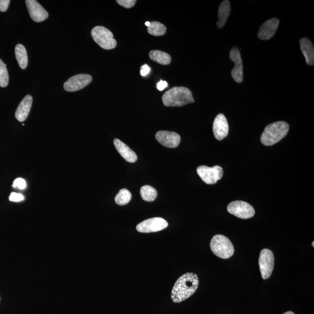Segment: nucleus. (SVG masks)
<instances>
[{
	"instance_id": "f257e3e1",
	"label": "nucleus",
	"mask_w": 314,
	"mask_h": 314,
	"mask_svg": "<svg viewBox=\"0 0 314 314\" xmlns=\"http://www.w3.org/2000/svg\"><path fill=\"white\" fill-rule=\"evenodd\" d=\"M199 285L196 274L186 273L181 276L175 284L171 294L173 303H179L189 299L196 292Z\"/></svg>"
},
{
	"instance_id": "f03ea898",
	"label": "nucleus",
	"mask_w": 314,
	"mask_h": 314,
	"mask_svg": "<svg viewBox=\"0 0 314 314\" xmlns=\"http://www.w3.org/2000/svg\"><path fill=\"white\" fill-rule=\"evenodd\" d=\"M162 100L166 107H180L194 102L192 91L185 87H174L162 95Z\"/></svg>"
},
{
	"instance_id": "7ed1b4c3",
	"label": "nucleus",
	"mask_w": 314,
	"mask_h": 314,
	"mask_svg": "<svg viewBox=\"0 0 314 314\" xmlns=\"http://www.w3.org/2000/svg\"><path fill=\"white\" fill-rule=\"evenodd\" d=\"M289 131L287 122L278 121L266 126L261 136V142L265 146H272L284 138Z\"/></svg>"
},
{
	"instance_id": "20e7f679",
	"label": "nucleus",
	"mask_w": 314,
	"mask_h": 314,
	"mask_svg": "<svg viewBox=\"0 0 314 314\" xmlns=\"http://www.w3.org/2000/svg\"><path fill=\"white\" fill-rule=\"evenodd\" d=\"M210 248L215 255L222 259H228L234 253L232 242L227 237L221 234H217L212 238Z\"/></svg>"
},
{
	"instance_id": "39448f33",
	"label": "nucleus",
	"mask_w": 314,
	"mask_h": 314,
	"mask_svg": "<svg viewBox=\"0 0 314 314\" xmlns=\"http://www.w3.org/2000/svg\"><path fill=\"white\" fill-rule=\"evenodd\" d=\"M91 37L102 49L112 50L117 47L116 40L111 31L105 27L95 26L91 30Z\"/></svg>"
},
{
	"instance_id": "423d86ee",
	"label": "nucleus",
	"mask_w": 314,
	"mask_h": 314,
	"mask_svg": "<svg viewBox=\"0 0 314 314\" xmlns=\"http://www.w3.org/2000/svg\"><path fill=\"white\" fill-rule=\"evenodd\" d=\"M197 172L206 184L214 185L221 180L223 176L224 170L220 166L208 167L201 165L197 168Z\"/></svg>"
},
{
	"instance_id": "0eeeda50",
	"label": "nucleus",
	"mask_w": 314,
	"mask_h": 314,
	"mask_svg": "<svg viewBox=\"0 0 314 314\" xmlns=\"http://www.w3.org/2000/svg\"><path fill=\"white\" fill-rule=\"evenodd\" d=\"M258 262L262 279H268L272 275L275 265V257L271 250L267 249L262 250Z\"/></svg>"
},
{
	"instance_id": "6e6552de",
	"label": "nucleus",
	"mask_w": 314,
	"mask_h": 314,
	"mask_svg": "<svg viewBox=\"0 0 314 314\" xmlns=\"http://www.w3.org/2000/svg\"><path fill=\"white\" fill-rule=\"evenodd\" d=\"M228 212L241 219H249L255 215V210L247 202L243 201H234L228 205Z\"/></svg>"
},
{
	"instance_id": "1a4fd4ad",
	"label": "nucleus",
	"mask_w": 314,
	"mask_h": 314,
	"mask_svg": "<svg viewBox=\"0 0 314 314\" xmlns=\"http://www.w3.org/2000/svg\"><path fill=\"white\" fill-rule=\"evenodd\" d=\"M168 223L162 218H153L138 224L136 230L141 233H152L161 231L168 227Z\"/></svg>"
},
{
	"instance_id": "9d476101",
	"label": "nucleus",
	"mask_w": 314,
	"mask_h": 314,
	"mask_svg": "<svg viewBox=\"0 0 314 314\" xmlns=\"http://www.w3.org/2000/svg\"><path fill=\"white\" fill-rule=\"evenodd\" d=\"M229 57L230 60L234 62L232 77L234 81L240 83L243 81V66L239 50L237 47H233L230 51Z\"/></svg>"
},
{
	"instance_id": "9b49d317",
	"label": "nucleus",
	"mask_w": 314,
	"mask_h": 314,
	"mask_svg": "<svg viewBox=\"0 0 314 314\" xmlns=\"http://www.w3.org/2000/svg\"><path fill=\"white\" fill-rule=\"evenodd\" d=\"M92 81L90 75L79 74L70 78L63 85V88L69 92H74L85 88Z\"/></svg>"
},
{
	"instance_id": "f8f14e48",
	"label": "nucleus",
	"mask_w": 314,
	"mask_h": 314,
	"mask_svg": "<svg viewBox=\"0 0 314 314\" xmlns=\"http://www.w3.org/2000/svg\"><path fill=\"white\" fill-rule=\"evenodd\" d=\"M156 140L167 148H176L180 145L181 138L180 134L169 131H159L156 134Z\"/></svg>"
},
{
	"instance_id": "ddd939ff",
	"label": "nucleus",
	"mask_w": 314,
	"mask_h": 314,
	"mask_svg": "<svg viewBox=\"0 0 314 314\" xmlns=\"http://www.w3.org/2000/svg\"><path fill=\"white\" fill-rule=\"evenodd\" d=\"M26 5L28 10L30 17L37 22L45 21L49 17V13L36 0H26Z\"/></svg>"
},
{
	"instance_id": "4468645a",
	"label": "nucleus",
	"mask_w": 314,
	"mask_h": 314,
	"mask_svg": "<svg viewBox=\"0 0 314 314\" xmlns=\"http://www.w3.org/2000/svg\"><path fill=\"white\" fill-rule=\"evenodd\" d=\"M213 132L218 141L223 140L228 136L229 125L225 115L220 114L214 119L213 123Z\"/></svg>"
},
{
	"instance_id": "2eb2a0df",
	"label": "nucleus",
	"mask_w": 314,
	"mask_h": 314,
	"mask_svg": "<svg viewBox=\"0 0 314 314\" xmlns=\"http://www.w3.org/2000/svg\"><path fill=\"white\" fill-rule=\"evenodd\" d=\"M280 25V20L272 18L264 22L260 27L258 32V37L262 41H268L274 35Z\"/></svg>"
},
{
	"instance_id": "dca6fc26",
	"label": "nucleus",
	"mask_w": 314,
	"mask_h": 314,
	"mask_svg": "<svg viewBox=\"0 0 314 314\" xmlns=\"http://www.w3.org/2000/svg\"><path fill=\"white\" fill-rule=\"evenodd\" d=\"M33 98L30 95H27L20 103L15 112V118L19 122L26 120L30 113L31 106H32Z\"/></svg>"
},
{
	"instance_id": "f3484780",
	"label": "nucleus",
	"mask_w": 314,
	"mask_h": 314,
	"mask_svg": "<svg viewBox=\"0 0 314 314\" xmlns=\"http://www.w3.org/2000/svg\"><path fill=\"white\" fill-rule=\"evenodd\" d=\"M114 145L118 152L125 159L126 161L133 163L137 161V157L136 153L131 150L128 146L118 138H115Z\"/></svg>"
},
{
	"instance_id": "a211bd4d",
	"label": "nucleus",
	"mask_w": 314,
	"mask_h": 314,
	"mask_svg": "<svg viewBox=\"0 0 314 314\" xmlns=\"http://www.w3.org/2000/svg\"><path fill=\"white\" fill-rule=\"evenodd\" d=\"M301 50L308 65L314 64V49L311 41L307 38H302L300 41Z\"/></svg>"
},
{
	"instance_id": "6ab92c4d",
	"label": "nucleus",
	"mask_w": 314,
	"mask_h": 314,
	"mask_svg": "<svg viewBox=\"0 0 314 314\" xmlns=\"http://www.w3.org/2000/svg\"><path fill=\"white\" fill-rule=\"evenodd\" d=\"M230 4L228 0L222 2L218 10V21L217 25L218 28H222L225 26L226 22L228 21V17L230 13Z\"/></svg>"
},
{
	"instance_id": "aec40b11",
	"label": "nucleus",
	"mask_w": 314,
	"mask_h": 314,
	"mask_svg": "<svg viewBox=\"0 0 314 314\" xmlns=\"http://www.w3.org/2000/svg\"><path fill=\"white\" fill-rule=\"evenodd\" d=\"M15 56L22 69H25L28 64V57L25 47L21 44H18L15 47Z\"/></svg>"
},
{
	"instance_id": "412c9836",
	"label": "nucleus",
	"mask_w": 314,
	"mask_h": 314,
	"mask_svg": "<svg viewBox=\"0 0 314 314\" xmlns=\"http://www.w3.org/2000/svg\"><path fill=\"white\" fill-rule=\"evenodd\" d=\"M149 57L152 60L163 65H169L171 62V57L160 50H152L149 53Z\"/></svg>"
},
{
	"instance_id": "4be33fe9",
	"label": "nucleus",
	"mask_w": 314,
	"mask_h": 314,
	"mask_svg": "<svg viewBox=\"0 0 314 314\" xmlns=\"http://www.w3.org/2000/svg\"><path fill=\"white\" fill-rule=\"evenodd\" d=\"M141 195L143 200L152 202L156 200L157 197V191L152 186L146 185L142 187Z\"/></svg>"
},
{
	"instance_id": "5701e85b",
	"label": "nucleus",
	"mask_w": 314,
	"mask_h": 314,
	"mask_svg": "<svg viewBox=\"0 0 314 314\" xmlns=\"http://www.w3.org/2000/svg\"><path fill=\"white\" fill-rule=\"evenodd\" d=\"M166 31L165 26L156 21L150 22V25L148 27V33L154 37H161L165 34Z\"/></svg>"
},
{
	"instance_id": "b1692460",
	"label": "nucleus",
	"mask_w": 314,
	"mask_h": 314,
	"mask_svg": "<svg viewBox=\"0 0 314 314\" xmlns=\"http://www.w3.org/2000/svg\"><path fill=\"white\" fill-rule=\"evenodd\" d=\"M132 199V194L128 190L123 189L119 191L115 198V201L119 205L128 204Z\"/></svg>"
},
{
	"instance_id": "393cba45",
	"label": "nucleus",
	"mask_w": 314,
	"mask_h": 314,
	"mask_svg": "<svg viewBox=\"0 0 314 314\" xmlns=\"http://www.w3.org/2000/svg\"><path fill=\"white\" fill-rule=\"evenodd\" d=\"M9 75L8 73L7 65L0 59V86L6 87L9 85Z\"/></svg>"
},
{
	"instance_id": "a878e982",
	"label": "nucleus",
	"mask_w": 314,
	"mask_h": 314,
	"mask_svg": "<svg viewBox=\"0 0 314 314\" xmlns=\"http://www.w3.org/2000/svg\"><path fill=\"white\" fill-rule=\"evenodd\" d=\"M13 187L15 189L23 190L26 188V182L22 178H17L14 181Z\"/></svg>"
},
{
	"instance_id": "bb28decb",
	"label": "nucleus",
	"mask_w": 314,
	"mask_h": 314,
	"mask_svg": "<svg viewBox=\"0 0 314 314\" xmlns=\"http://www.w3.org/2000/svg\"><path fill=\"white\" fill-rule=\"evenodd\" d=\"M118 5L126 8V9H131L136 5V0H117Z\"/></svg>"
},
{
	"instance_id": "cd10ccee",
	"label": "nucleus",
	"mask_w": 314,
	"mask_h": 314,
	"mask_svg": "<svg viewBox=\"0 0 314 314\" xmlns=\"http://www.w3.org/2000/svg\"><path fill=\"white\" fill-rule=\"evenodd\" d=\"M9 199L13 202H20L25 199V197L22 194L13 192L10 194Z\"/></svg>"
},
{
	"instance_id": "c85d7f7f",
	"label": "nucleus",
	"mask_w": 314,
	"mask_h": 314,
	"mask_svg": "<svg viewBox=\"0 0 314 314\" xmlns=\"http://www.w3.org/2000/svg\"><path fill=\"white\" fill-rule=\"evenodd\" d=\"M10 3V0H0V11H6L9 8Z\"/></svg>"
},
{
	"instance_id": "c756f323",
	"label": "nucleus",
	"mask_w": 314,
	"mask_h": 314,
	"mask_svg": "<svg viewBox=\"0 0 314 314\" xmlns=\"http://www.w3.org/2000/svg\"><path fill=\"white\" fill-rule=\"evenodd\" d=\"M150 67L148 65H144L141 67V74L142 77H146L150 73Z\"/></svg>"
},
{
	"instance_id": "7c9ffc66",
	"label": "nucleus",
	"mask_w": 314,
	"mask_h": 314,
	"mask_svg": "<svg viewBox=\"0 0 314 314\" xmlns=\"http://www.w3.org/2000/svg\"><path fill=\"white\" fill-rule=\"evenodd\" d=\"M168 87V83L166 81H160L157 84V88L159 91L164 90Z\"/></svg>"
},
{
	"instance_id": "2f4dec72",
	"label": "nucleus",
	"mask_w": 314,
	"mask_h": 314,
	"mask_svg": "<svg viewBox=\"0 0 314 314\" xmlns=\"http://www.w3.org/2000/svg\"><path fill=\"white\" fill-rule=\"evenodd\" d=\"M284 314H295V313L292 311H287L284 313Z\"/></svg>"
},
{
	"instance_id": "473e14b6",
	"label": "nucleus",
	"mask_w": 314,
	"mask_h": 314,
	"mask_svg": "<svg viewBox=\"0 0 314 314\" xmlns=\"http://www.w3.org/2000/svg\"><path fill=\"white\" fill-rule=\"evenodd\" d=\"M145 25L146 26H148V27L150 25V22H146L145 23Z\"/></svg>"
},
{
	"instance_id": "72a5a7b5",
	"label": "nucleus",
	"mask_w": 314,
	"mask_h": 314,
	"mask_svg": "<svg viewBox=\"0 0 314 314\" xmlns=\"http://www.w3.org/2000/svg\"><path fill=\"white\" fill-rule=\"evenodd\" d=\"M313 243H314V242L313 241V242H312V247H313V248L314 247V246H313Z\"/></svg>"
}]
</instances>
